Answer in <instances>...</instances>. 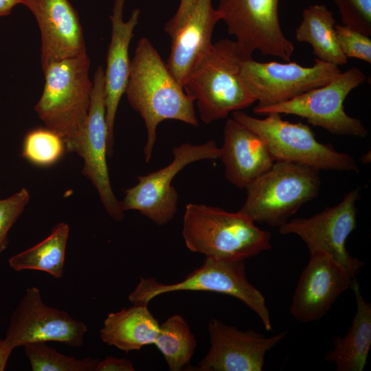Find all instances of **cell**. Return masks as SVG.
I'll list each match as a JSON object with an SVG mask.
<instances>
[{"label":"cell","instance_id":"12","mask_svg":"<svg viewBox=\"0 0 371 371\" xmlns=\"http://www.w3.org/2000/svg\"><path fill=\"white\" fill-rule=\"evenodd\" d=\"M359 199V190H352L339 204L309 218L289 220L279 227V232L283 235H297L309 251H323L357 275L363 263L350 254L346 243L357 227L355 203Z\"/></svg>","mask_w":371,"mask_h":371},{"label":"cell","instance_id":"5","mask_svg":"<svg viewBox=\"0 0 371 371\" xmlns=\"http://www.w3.org/2000/svg\"><path fill=\"white\" fill-rule=\"evenodd\" d=\"M321 183L315 168L276 161L246 188L247 198L239 212L254 223L279 227L318 195Z\"/></svg>","mask_w":371,"mask_h":371},{"label":"cell","instance_id":"34","mask_svg":"<svg viewBox=\"0 0 371 371\" xmlns=\"http://www.w3.org/2000/svg\"><path fill=\"white\" fill-rule=\"evenodd\" d=\"M18 4H21V0H0V16L10 14L14 7Z\"/></svg>","mask_w":371,"mask_h":371},{"label":"cell","instance_id":"22","mask_svg":"<svg viewBox=\"0 0 371 371\" xmlns=\"http://www.w3.org/2000/svg\"><path fill=\"white\" fill-rule=\"evenodd\" d=\"M159 324L146 304L133 306L108 314L100 335L105 344L126 352L154 344Z\"/></svg>","mask_w":371,"mask_h":371},{"label":"cell","instance_id":"3","mask_svg":"<svg viewBox=\"0 0 371 371\" xmlns=\"http://www.w3.org/2000/svg\"><path fill=\"white\" fill-rule=\"evenodd\" d=\"M91 60L85 52L48 65L43 93L34 111L46 128L63 139L66 150L75 153L88 115L93 82Z\"/></svg>","mask_w":371,"mask_h":371},{"label":"cell","instance_id":"30","mask_svg":"<svg viewBox=\"0 0 371 371\" xmlns=\"http://www.w3.org/2000/svg\"><path fill=\"white\" fill-rule=\"evenodd\" d=\"M341 51L346 58H354L371 63L370 36L344 25L335 26Z\"/></svg>","mask_w":371,"mask_h":371},{"label":"cell","instance_id":"20","mask_svg":"<svg viewBox=\"0 0 371 371\" xmlns=\"http://www.w3.org/2000/svg\"><path fill=\"white\" fill-rule=\"evenodd\" d=\"M221 20L212 0H198L183 25L171 36L166 65L183 87L190 72L212 45L214 27Z\"/></svg>","mask_w":371,"mask_h":371},{"label":"cell","instance_id":"19","mask_svg":"<svg viewBox=\"0 0 371 371\" xmlns=\"http://www.w3.org/2000/svg\"><path fill=\"white\" fill-rule=\"evenodd\" d=\"M220 157L225 177L234 186L246 188L276 161L263 139L232 118L227 120Z\"/></svg>","mask_w":371,"mask_h":371},{"label":"cell","instance_id":"23","mask_svg":"<svg viewBox=\"0 0 371 371\" xmlns=\"http://www.w3.org/2000/svg\"><path fill=\"white\" fill-rule=\"evenodd\" d=\"M336 20L332 11L324 5H312L302 13V20L295 31V39L308 43L315 58L343 65L346 58L339 46L335 26Z\"/></svg>","mask_w":371,"mask_h":371},{"label":"cell","instance_id":"33","mask_svg":"<svg viewBox=\"0 0 371 371\" xmlns=\"http://www.w3.org/2000/svg\"><path fill=\"white\" fill-rule=\"evenodd\" d=\"M13 350L14 348L6 342L5 339H0V371L5 370Z\"/></svg>","mask_w":371,"mask_h":371},{"label":"cell","instance_id":"31","mask_svg":"<svg viewBox=\"0 0 371 371\" xmlns=\"http://www.w3.org/2000/svg\"><path fill=\"white\" fill-rule=\"evenodd\" d=\"M198 0H180L175 15L166 23L164 31L172 35L183 25L192 12Z\"/></svg>","mask_w":371,"mask_h":371},{"label":"cell","instance_id":"27","mask_svg":"<svg viewBox=\"0 0 371 371\" xmlns=\"http://www.w3.org/2000/svg\"><path fill=\"white\" fill-rule=\"evenodd\" d=\"M66 150L62 137L47 128H37L24 137L21 155L27 161L39 167L56 164Z\"/></svg>","mask_w":371,"mask_h":371},{"label":"cell","instance_id":"25","mask_svg":"<svg viewBox=\"0 0 371 371\" xmlns=\"http://www.w3.org/2000/svg\"><path fill=\"white\" fill-rule=\"evenodd\" d=\"M171 371H179L190 362L196 340L187 321L180 315L168 317L159 324L154 343Z\"/></svg>","mask_w":371,"mask_h":371},{"label":"cell","instance_id":"9","mask_svg":"<svg viewBox=\"0 0 371 371\" xmlns=\"http://www.w3.org/2000/svg\"><path fill=\"white\" fill-rule=\"evenodd\" d=\"M279 0H220L217 10L227 32L247 58L258 50L262 55L290 61L293 44L282 32Z\"/></svg>","mask_w":371,"mask_h":371},{"label":"cell","instance_id":"6","mask_svg":"<svg viewBox=\"0 0 371 371\" xmlns=\"http://www.w3.org/2000/svg\"><path fill=\"white\" fill-rule=\"evenodd\" d=\"M280 115L269 113L259 119L241 111L232 112L234 119L263 139L276 161L297 163L319 170L359 172L352 157L336 150L330 144L319 142L308 126L283 120Z\"/></svg>","mask_w":371,"mask_h":371},{"label":"cell","instance_id":"10","mask_svg":"<svg viewBox=\"0 0 371 371\" xmlns=\"http://www.w3.org/2000/svg\"><path fill=\"white\" fill-rule=\"evenodd\" d=\"M173 159L166 167L137 177L138 183L125 191L121 203L124 211L137 210L157 225L173 219L177 210L178 194L171 183L187 165L202 159L220 157V148L214 140L203 144L183 143L172 150Z\"/></svg>","mask_w":371,"mask_h":371},{"label":"cell","instance_id":"13","mask_svg":"<svg viewBox=\"0 0 371 371\" xmlns=\"http://www.w3.org/2000/svg\"><path fill=\"white\" fill-rule=\"evenodd\" d=\"M87 332L85 324L64 311L45 304L40 290L32 286L26 289L12 313L4 339L14 349L47 341L80 347Z\"/></svg>","mask_w":371,"mask_h":371},{"label":"cell","instance_id":"1","mask_svg":"<svg viewBox=\"0 0 371 371\" xmlns=\"http://www.w3.org/2000/svg\"><path fill=\"white\" fill-rule=\"evenodd\" d=\"M125 93L131 106L145 123L147 137L144 154L147 163L151 159L160 122L177 120L194 126L199 125L194 101L171 75L166 63L146 37L137 42L131 60Z\"/></svg>","mask_w":371,"mask_h":371},{"label":"cell","instance_id":"15","mask_svg":"<svg viewBox=\"0 0 371 371\" xmlns=\"http://www.w3.org/2000/svg\"><path fill=\"white\" fill-rule=\"evenodd\" d=\"M310 254L290 306L291 315L301 322H314L324 316L339 296L350 287L356 276L323 251Z\"/></svg>","mask_w":371,"mask_h":371},{"label":"cell","instance_id":"14","mask_svg":"<svg viewBox=\"0 0 371 371\" xmlns=\"http://www.w3.org/2000/svg\"><path fill=\"white\" fill-rule=\"evenodd\" d=\"M104 73L101 66L95 71L88 115L75 153L83 159L82 174L96 189L105 210L119 221L124 219V211L111 188L106 163L108 133Z\"/></svg>","mask_w":371,"mask_h":371},{"label":"cell","instance_id":"21","mask_svg":"<svg viewBox=\"0 0 371 371\" xmlns=\"http://www.w3.org/2000/svg\"><path fill=\"white\" fill-rule=\"evenodd\" d=\"M356 300V313L344 337L337 336L333 349L324 359L336 364L337 371H362L371 346V304L363 298L355 278L350 287Z\"/></svg>","mask_w":371,"mask_h":371},{"label":"cell","instance_id":"7","mask_svg":"<svg viewBox=\"0 0 371 371\" xmlns=\"http://www.w3.org/2000/svg\"><path fill=\"white\" fill-rule=\"evenodd\" d=\"M179 291L214 292L238 298L258 315L266 330L272 329L265 298L248 280L244 260L206 257L199 268L174 284H166L154 278H141L128 300L133 304H148L161 294Z\"/></svg>","mask_w":371,"mask_h":371},{"label":"cell","instance_id":"26","mask_svg":"<svg viewBox=\"0 0 371 371\" xmlns=\"http://www.w3.org/2000/svg\"><path fill=\"white\" fill-rule=\"evenodd\" d=\"M33 371H95L99 359L89 357L77 359L63 355L46 342L23 346Z\"/></svg>","mask_w":371,"mask_h":371},{"label":"cell","instance_id":"29","mask_svg":"<svg viewBox=\"0 0 371 371\" xmlns=\"http://www.w3.org/2000/svg\"><path fill=\"white\" fill-rule=\"evenodd\" d=\"M342 25L371 36V0H333Z\"/></svg>","mask_w":371,"mask_h":371},{"label":"cell","instance_id":"24","mask_svg":"<svg viewBox=\"0 0 371 371\" xmlns=\"http://www.w3.org/2000/svg\"><path fill=\"white\" fill-rule=\"evenodd\" d=\"M69 226L64 222L56 225L50 234L35 245L14 254L8 260L13 270H37L60 278L64 272Z\"/></svg>","mask_w":371,"mask_h":371},{"label":"cell","instance_id":"11","mask_svg":"<svg viewBox=\"0 0 371 371\" xmlns=\"http://www.w3.org/2000/svg\"><path fill=\"white\" fill-rule=\"evenodd\" d=\"M339 66L317 58L311 67L295 62L261 63L252 58L242 65V78L254 97L256 107H265L293 99L322 87L337 77Z\"/></svg>","mask_w":371,"mask_h":371},{"label":"cell","instance_id":"18","mask_svg":"<svg viewBox=\"0 0 371 371\" xmlns=\"http://www.w3.org/2000/svg\"><path fill=\"white\" fill-rule=\"evenodd\" d=\"M126 0H114L111 14V36L106 55L104 76L107 156L111 157L114 148V124L120 101L127 85L131 60L128 48L133 31L138 24L140 10L133 9L127 21L123 12Z\"/></svg>","mask_w":371,"mask_h":371},{"label":"cell","instance_id":"28","mask_svg":"<svg viewBox=\"0 0 371 371\" xmlns=\"http://www.w3.org/2000/svg\"><path fill=\"white\" fill-rule=\"evenodd\" d=\"M30 198L27 189L22 188L11 196L0 199V256L8 245L10 229L25 210Z\"/></svg>","mask_w":371,"mask_h":371},{"label":"cell","instance_id":"16","mask_svg":"<svg viewBox=\"0 0 371 371\" xmlns=\"http://www.w3.org/2000/svg\"><path fill=\"white\" fill-rule=\"evenodd\" d=\"M211 347L201 361V371H261L265 355L285 337V331L266 337L252 329L241 330L216 319L208 324Z\"/></svg>","mask_w":371,"mask_h":371},{"label":"cell","instance_id":"32","mask_svg":"<svg viewBox=\"0 0 371 371\" xmlns=\"http://www.w3.org/2000/svg\"><path fill=\"white\" fill-rule=\"evenodd\" d=\"M133 363L126 359L106 357L98 361L95 371H133Z\"/></svg>","mask_w":371,"mask_h":371},{"label":"cell","instance_id":"2","mask_svg":"<svg viewBox=\"0 0 371 371\" xmlns=\"http://www.w3.org/2000/svg\"><path fill=\"white\" fill-rule=\"evenodd\" d=\"M245 59L236 41L221 39L212 44L188 74L183 88L196 101L203 122L225 118L256 102L241 75Z\"/></svg>","mask_w":371,"mask_h":371},{"label":"cell","instance_id":"17","mask_svg":"<svg viewBox=\"0 0 371 371\" xmlns=\"http://www.w3.org/2000/svg\"><path fill=\"white\" fill-rule=\"evenodd\" d=\"M41 32L43 71L50 64L87 52L78 14L69 0H21Z\"/></svg>","mask_w":371,"mask_h":371},{"label":"cell","instance_id":"8","mask_svg":"<svg viewBox=\"0 0 371 371\" xmlns=\"http://www.w3.org/2000/svg\"><path fill=\"white\" fill-rule=\"evenodd\" d=\"M365 79L366 75L360 69L351 67L322 87L274 105L255 106L253 111L260 115L269 113L295 115L335 135L364 137L368 134V129L359 119L346 113L344 102Z\"/></svg>","mask_w":371,"mask_h":371},{"label":"cell","instance_id":"4","mask_svg":"<svg viewBox=\"0 0 371 371\" xmlns=\"http://www.w3.org/2000/svg\"><path fill=\"white\" fill-rule=\"evenodd\" d=\"M183 237L192 252L223 260H245L271 248V233L247 215L218 207L188 203Z\"/></svg>","mask_w":371,"mask_h":371}]
</instances>
